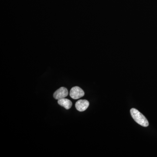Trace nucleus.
Instances as JSON below:
<instances>
[{
  "label": "nucleus",
  "mask_w": 157,
  "mask_h": 157,
  "mask_svg": "<svg viewBox=\"0 0 157 157\" xmlns=\"http://www.w3.org/2000/svg\"><path fill=\"white\" fill-rule=\"evenodd\" d=\"M70 95L74 100H77L84 95V92L81 88L78 86H74L70 91Z\"/></svg>",
  "instance_id": "obj_2"
},
{
  "label": "nucleus",
  "mask_w": 157,
  "mask_h": 157,
  "mask_svg": "<svg viewBox=\"0 0 157 157\" xmlns=\"http://www.w3.org/2000/svg\"><path fill=\"white\" fill-rule=\"evenodd\" d=\"M89 106V102L86 100H78L75 104L76 109L80 112H82L87 109Z\"/></svg>",
  "instance_id": "obj_4"
},
{
  "label": "nucleus",
  "mask_w": 157,
  "mask_h": 157,
  "mask_svg": "<svg viewBox=\"0 0 157 157\" xmlns=\"http://www.w3.org/2000/svg\"><path fill=\"white\" fill-rule=\"evenodd\" d=\"M68 90L64 87H61L57 90L53 94V97L56 100H59L66 98L68 95Z\"/></svg>",
  "instance_id": "obj_3"
},
{
  "label": "nucleus",
  "mask_w": 157,
  "mask_h": 157,
  "mask_svg": "<svg viewBox=\"0 0 157 157\" xmlns=\"http://www.w3.org/2000/svg\"><path fill=\"white\" fill-rule=\"evenodd\" d=\"M58 103L62 107H64L65 109H69L71 108L72 106V102L69 99L66 98H63L58 101Z\"/></svg>",
  "instance_id": "obj_5"
},
{
  "label": "nucleus",
  "mask_w": 157,
  "mask_h": 157,
  "mask_svg": "<svg viewBox=\"0 0 157 157\" xmlns=\"http://www.w3.org/2000/svg\"><path fill=\"white\" fill-rule=\"evenodd\" d=\"M131 115L134 120L140 124V125L144 127H147L149 125L148 121L145 117L137 109L132 108L130 110Z\"/></svg>",
  "instance_id": "obj_1"
}]
</instances>
